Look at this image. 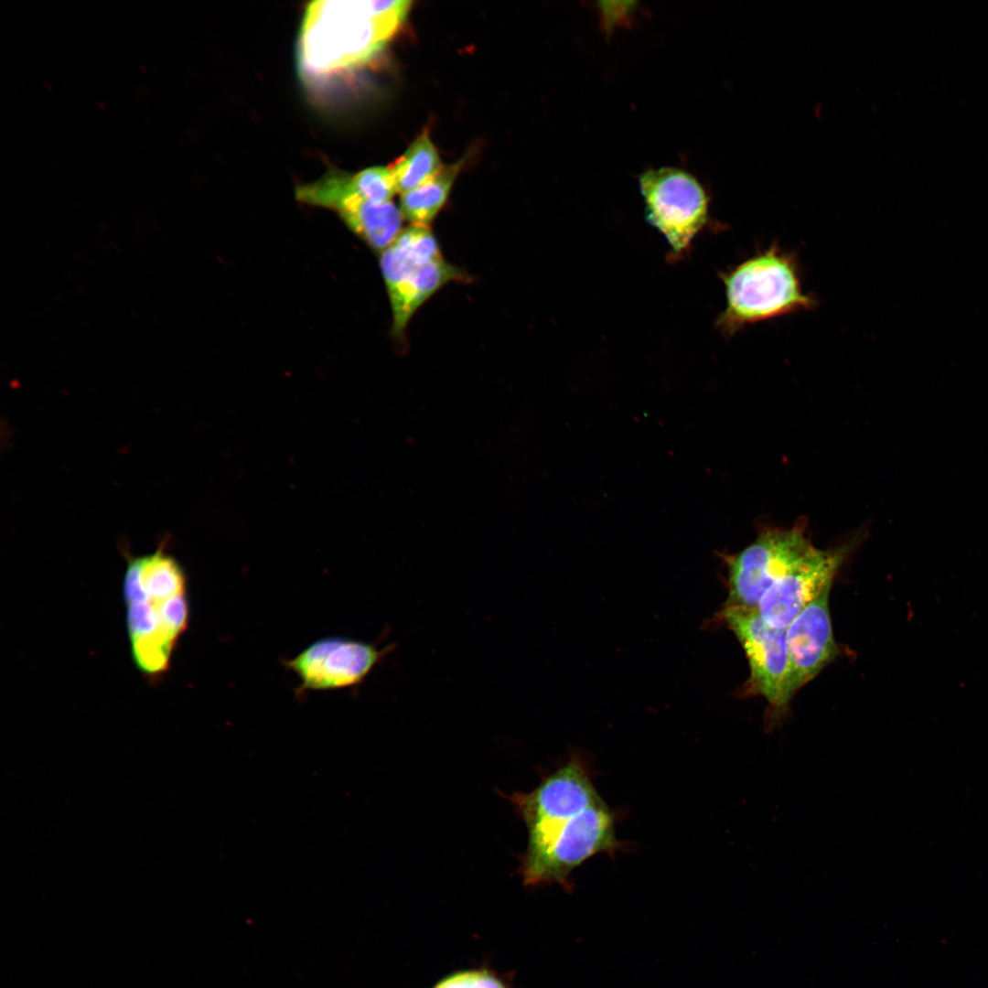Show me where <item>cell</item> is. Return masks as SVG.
I'll list each match as a JSON object with an SVG mask.
<instances>
[{
    "label": "cell",
    "instance_id": "6da1fadb",
    "mask_svg": "<svg viewBox=\"0 0 988 988\" xmlns=\"http://www.w3.org/2000/svg\"><path fill=\"white\" fill-rule=\"evenodd\" d=\"M125 556L123 587L132 660L140 673L155 680L168 671L188 628L187 576L164 543L152 553Z\"/></svg>",
    "mask_w": 988,
    "mask_h": 988
},
{
    "label": "cell",
    "instance_id": "7a4b0ae2",
    "mask_svg": "<svg viewBox=\"0 0 988 988\" xmlns=\"http://www.w3.org/2000/svg\"><path fill=\"white\" fill-rule=\"evenodd\" d=\"M410 5L404 0L309 3L297 48L302 76L315 81L367 64L383 49Z\"/></svg>",
    "mask_w": 988,
    "mask_h": 988
},
{
    "label": "cell",
    "instance_id": "3957f363",
    "mask_svg": "<svg viewBox=\"0 0 988 988\" xmlns=\"http://www.w3.org/2000/svg\"><path fill=\"white\" fill-rule=\"evenodd\" d=\"M617 816L602 800L583 809L544 815L526 825L528 843L520 873L526 886L557 884L570 892L572 873L598 854L624 848L616 833Z\"/></svg>",
    "mask_w": 988,
    "mask_h": 988
},
{
    "label": "cell",
    "instance_id": "277c9868",
    "mask_svg": "<svg viewBox=\"0 0 988 988\" xmlns=\"http://www.w3.org/2000/svg\"><path fill=\"white\" fill-rule=\"evenodd\" d=\"M719 276L726 303L715 326L726 337L746 326L817 306L802 287L796 257L776 244Z\"/></svg>",
    "mask_w": 988,
    "mask_h": 988
},
{
    "label": "cell",
    "instance_id": "5b68a950",
    "mask_svg": "<svg viewBox=\"0 0 988 988\" xmlns=\"http://www.w3.org/2000/svg\"><path fill=\"white\" fill-rule=\"evenodd\" d=\"M380 266L392 314V333L404 338L417 309L440 288L467 276L447 263L429 227L411 225L380 253Z\"/></svg>",
    "mask_w": 988,
    "mask_h": 988
},
{
    "label": "cell",
    "instance_id": "8992f818",
    "mask_svg": "<svg viewBox=\"0 0 988 988\" xmlns=\"http://www.w3.org/2000/svg\"><path fill=\"white\" fill-rule=\"evenodd\" d=\"M646 220L668 242V261L685 258L710 222L709 197L690 173L675 167L650 169L639 178Z\"/></svg>",
    "mask_w": 988,
    "mask_h": 988
},
{
    "label": "cell",
    "instance_id": "52a82bcc",
    "mask_svg": "<svg viewBox=\"0 0 988 988\" xmlns=\"http://www.w3.org/2000/svg\"><path fill=\"white\" fill-rule=\"evenodd\" d=\"M816 547L800 527L768 529L732 555H725L728 596L724 607L756 608L763 596Z\"/></svg>",
    "mask_w": 988,
    "mask_h": 988
},
{
    "label": "cell",
    "instance_id": "ba28073f",
    "mask_svg": "<svg viewBox=\"0 0 988 988\" xmlns=\"http://www.w3.org/2000/svg\"><path fill=\"white\" fill-rule=\"evenodd\" d=\"M719 617L747 659L750 673L745 693L764 697L774 716H782L793 697L786 628L768 626L757 608L724 607Z\"/></svg>",
    "mask_w": 988,
    "mask_h": 988
},
{
    "label": "cell",
    "instance_id": "9c48e42d",
    "mask_svg": "<svg viewBox=\"0 0 988 988\" xmlns=\"http://www.w3.org/2000/svg\"><path fill=\"white\" fill-rule=\"evenodd\" d=\"M389 650L360 640L325 638L286 660L285 665L298 676L303 689H339L361 682Z\"/></svg>",
    "mask_w": 988,
    "mask_h": 988
},
{
    "label": "cell",
    "instance_id": "30bf717a",
    "mask_svg": "<svg viewBox=\"0 0 988 988\" xmlns=\"http://www.w3.org/2000/svg\"><path fill=\"white\" fill-rule=\"evenodd\" d=\"M851 543L832 549L817 548L799 565L779 578L757 605L770 627L785 629L833 578L848 556Z\"/></svg>",
    "mask_w": 988,
    "mask_h": 988
},
{
    "label": "cell",
    "instance_id": "8fae6325",
    "mask_svg": "<svg viewBox=\"0 0 988 988\" xmlns=\"http://www.w3.org/2000/svg\"><path fill=\"white\" fill-rule=\"evenodd\" d=\"M831 587L826 586L786 628L793 695L839 653L829 607Z\"/></svg>",
    "mask_w": 988,
    "mask_h": 988
},
{
    "label": "cell",
    "instance_id": "7c38bea8",
    "mask_svg": "<svg viewBox=\"0 0 988 988\" xmlns=\"http://www.w3.org/2000/svg\"><path fill=\"white\" fill-rule=\"evenodd\" d=\"M319 205L336 211L345 225L375 252H383L403 230V216L393 202L376 203L355 191L350 176L342 174L323 188Z\"/></svg>",
    "mask_w": 988,
    "mask_h": 988
},
{
    "label": "cell",
    "instance_id": "4fadbf2b",
    "mask_svg": "<svg viewBox=\"0 0 988 988\" xmlns=\"http://www.w3.org/2000/svg\"><path fill=\"white\" fill-rule=\"evenodd\" d=\"M462 161L444 167L437 175L401 196L400 209L411 225L429 227L444 207Z\"/></svg>",
    "mask_w": 988,
    "mask_h": 988
},
{
    "label": "cell",
    "instance_id": "5bb4252c",
    "mask_svg": "<svg viewBox=\"0 0 988 988\" xmlns=\"http://www.w3.org/2000/svg\"><path fill=\"white\" fill-rule=\"evenodd\" d=\"M444 168L438 153L424 131L392 166L397 191L402 194L424 183Z\"/></svg>",
    "mask_w": 988,
    "mask_h": 988
},
{
    "label": "cell",
    "instance_id": "9a60e30c",
    "mask_svg": "<svg viewBox=\"0 0 988 988\" xmlns=\"http://www.w3.org/2000/svg\"><path fill=\"white\" fill-rule=\"evenodd\" d=\"M352 178L357 193L372 202L391 201L397 192L393 172L388 167H370L352 175Z\"/></svg>",
    "mask_w": 988,
    "mask_h": 988
},
{
    "label": "cell",
    "instance_id": "2e32d148",
    "mask_svg": "<svg viewBox=\"0 0 988 988\" xmlns=\"http://www.w3.org/2000/svg\"><path fill=\"white\" fill-rule=\"evenodd\" d=\"M435 988H505L492 975L485 972H466L447 977Z\"/></svg>",
    "mask_w": 988,
    "mask_h": 988
}]
</instances>
